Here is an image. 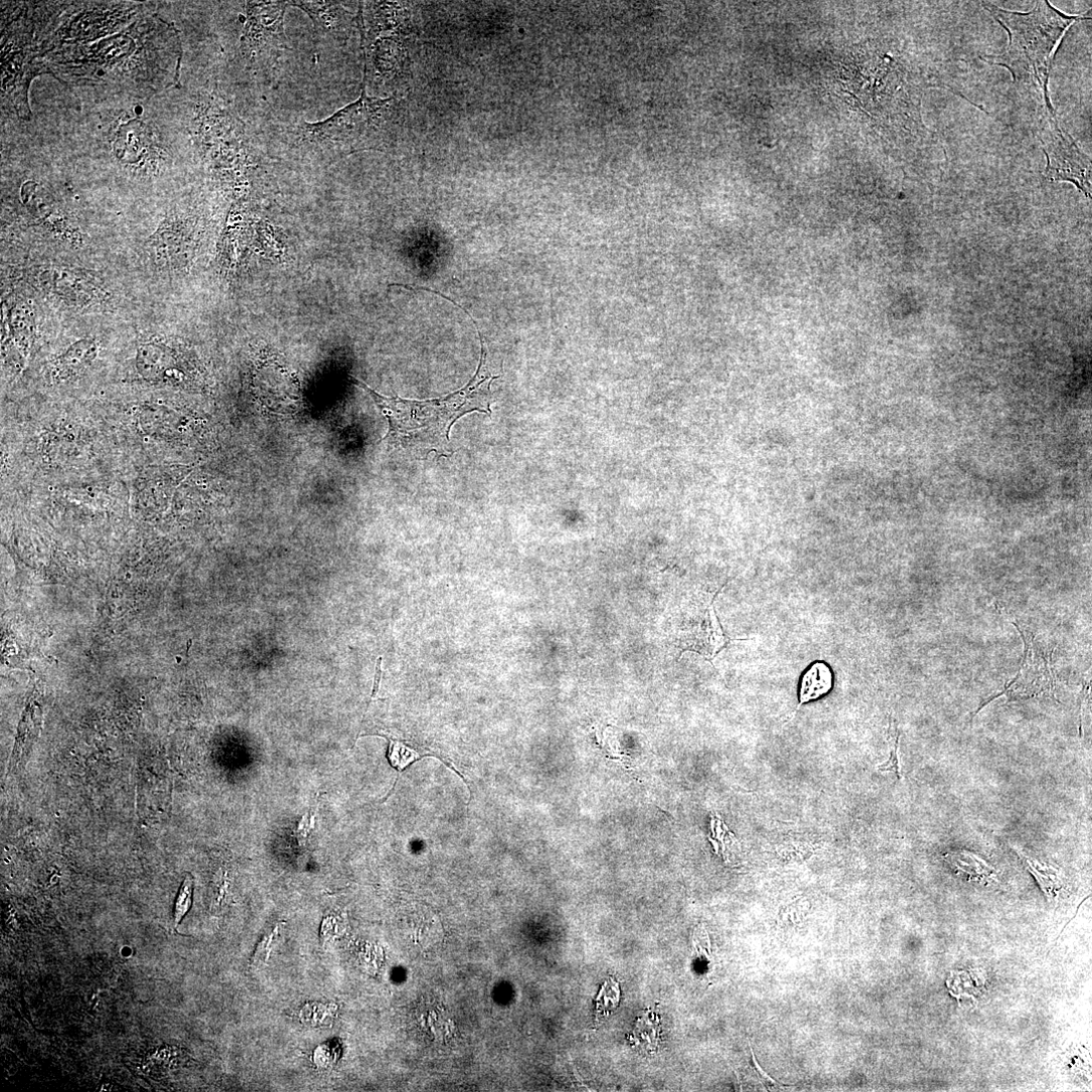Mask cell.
Here are the masks:
<instances>
[{
	"label": "cell",
	"mask_w": 1092,
	"mask_h": 1092,
	"mask_svg": "<svg viewBox=\"0 0 1092 1092\" xmlns=\"http://www.w3.org/2000/svg\"><path fill=\"white\" fill-rule=\"evenodd\" d=\"M482 358L478 372L461 390L446 397L415 401L400 397H386L370 388L363 381L352 377L353 383L364 389L389 423V430L382 441L418 451H442L449 441L453 424L462 416L480 412L491 415V385L499 377L493 376L487 366V353L483 337Z\"/></svg>",
	"instance_id": "cell-1"
},
{
	"label": "cell",
	"mask_w": 1092,
	"mask_h": 1092,
	"mask_svg": "<svg viewBox=\"0 0 1092 1092\" xmlns=\"http://www.w3.org/2000/svg\"><path fill=\"white\" fill-rule=\"evenodd\" d=\"M982 6L1010 38L1009 47L1003 55L986 56L984 59L1007 68L1015 82L1036 86L1044 105L1051 106L1048 85L1054 51L1074 23L1088 18L1065 15L1048 0L1037 2L1029 13L1005 10L986 2Z\"/></svg>",
	"instance_id": "cell-2"
},
{
	"label": "cell",
	"mask_w": 1092,
	"mask_h": 1092,
	"mask_svg": "<svg viewBox=\"0 0 1092 1092\" xmlns=\"http://www.w3.org/2000/svg\"><path fill=\"white\" fill-rule=\"evenodd\" d=\"M394 100L369 96L365 72L361 97L325 121L296 125L290 132L291 148L314 160L372 149L385 129Z\"/></svg>",
	"instance_id": "cell-3"
},
{
	"label": "cell",
	"mask_w": 1092,
	"mask_h": 1092,
	"mask_svg": "<svg viewBox=\"0 0 1092 1092\" xmlns=\"http://www.w3.org/2000/svg\"><path fill=\"white\" fill-rule=\"evenodd\" d=\"M288 3L249 2L241 38V52L255 73L271 74L283 52L289 50L284 31Z\"/></svg>",
	"instance_id": "cell-4"
},
{
	"label": "cell",
	"mask_w": 1092,
	"mask_h": 1092,
	"mask_svg": "<svg viewBox=\"0 0 1092 1092\" xmlns=\"http://www.w3.org/2000/svg\"><path fill=\"white\" fill-rule=\"evenodd\" d=\"M1037 126V136L1047 159L1044 177L1051 183L1073 184L1086 198H1091V160L1060 125L1053 105H1044Z\"/></svg>",
	"instance_id": "cell-5"
},
{
	"label": "cell",
	"mask_w": 1092,
	"mask_h": 1092,
	"mask_svg": "<svg viewBox=\"0 0 1092 1092\" xmlns=\"http://www.w3.org/2000/svg\"><path fill=\"white\" fill-rule=\"evenodd\" d=\"M996 606L1019 631L1025 646L1024 657L1017 676L1007 683L1001 692L982 700L977 710L973 712L972 719L986 706L1003 696H1006L1009 701L1028 700L1042 695L1055 696L1056 678L1051 661L1053 650L1049 652L1044 649L1036 641L1035 635L1017 618L998 603Z\"/></svg>",
	"instance_id": "cell-6"
},
{
	"label": "cell",
	"mask_w": 1092,
	"mask_h": 1092,
	"mask_svg": "<svg viewBox=\"0 0 1092 1092\" xmlns=\"http://www.w3.org/2000/svg\"><path fill=\"white\" fill-rule=\"evenodd\" d=\"M33 278L54 299L74 308H88L108 302L112 294L101 281L85 270L62 266L39 267Z\"/></svg>",
	"instance_id": "cell-7"
},
{
	"label": "cell",
	"mask_w": 1092,
	"mask_h": 1092,
	"mask_svg": "<svg viewBox=\"0 0 1092 1092\" xmlns=\"http://www.w3.org/2000/svg\"><path fill=\"white\" fill-rule=\"evenodd\" d=\"M692 631L687 634V650L694 651L708 660H712L729 642L716 617L713 598L704 603Z\"/></svg>",
	"instance_id": "cell-8"
},
{
	"label": "cell",
	"mask_w": 1092,
	"mask_h": 1092,
	"mask_svg": "<svg viewBox=\"0 0 1092 1092\" xmlns=\"http://www.w3.org/2000/svg\"><path fill=\"white\" fill-rule=\"evenodd\" d=\"M288 6L303 11L322 37L339 40L344 38L350 31V14L341 3L290 2Z\"/></svg>",
	"instance_id": "cell-9"
},
{
	"label": "cell",
	"mask_w": 1092,
	"mask_h": 1092,
	"mask_svg": "<svg viewBox=\"0 0 1092 1092\" xmlns=\"http://www.w3.org/2000/svg\"><path fill=\"white\" fill-rule=\"evenodd\" d=\"M97 354L98 344L95 340L76 342L53 361L50 370L52 380L63 383L77 377L93 363Z\"/></svg>",
	"instance_id": "cell-10"
},
{
	"label": "cell",
	"mask_w": 1092,
	"mask_h": 1092,
	"mask_svg": "<svg viewBox=\"0 0 1092 1092\" xmlns=\"http://www.w3.org/2000/svg\"><path fill=\"white\" fill-rule=\"evenodd\" d=\"M834 687V674L826 662H816L803 674L799 687V705L792 714V721L803 705L828 695Z\"/></svg>",
	"instance_id": "cell-11"
},
{
	"label": "cell",
	"mask_w": 1092,
	"mask_h": 1092,
	"mask_svg": "<svg viewBox=\"0 0 1092 1092\" xmlns=\"http://www.w3.org/2000/svg\"><path fill=\"white\" fill-rule=\"evenodd\" d=\"M149 145L148 129L144 124L134 121L120 130L115 149L122 162L135 164L141 161Z\"/></svg>",
	"instance_id": "cell-12"
},
{
	"label": "cell",
	"mask_w": 1092,
	"mask_h": 1092,
	"mask_svg": "<svg viewBox=\"0 0 1092 1092\" xmlns=\"http://www.w3.org/2000/svg\"><path fill=\"white\" fill-rule=\"evenodd\" d=\"M947 861L960 875H965L969 881L989 885L999 882L996 869L988 862L967 851L951 852L944 855Z\"/></svg>",
	"instance_id": "cell-13"
},
{
	"label": "cell",
	"mask_w": 1092,
	"mask_h": 1092,
	"mask_svg": "<svg viewBox=\"0 0 1092 1092\" xmlns=\"http://www.w3.org/2000/svg\"><path fill=\"white\" fill-rule=\"evenodd\" d=\"M1015 851L1027 870L1035 877L1047 899L1049 901L1057 900L1060 891L1064 888V881L1060 872L1054 867L1042 865L1016 848Z\"/></svg>",
	"instance_id": "cell-14"
},
{
	"label": "cell",
	"mask_w": 1092,
	"mask_h": 1092,
	"mask_svg": "<svg viewBox=\"0 0 1092 1092\" xmlns=\"http://www.w3.org/2000/svg\"><path fill=\"white\" fill-rule=\"evenodd\" d=\"M11 329L15 342L22 353L27 355L36 332L33 314L29 307L18 305L12 310Z\"/></svg>",
	"instance_id": "cell-15"
},
{
	"label": "cell",
	"mask_w": 1092,
	"mask_h": 1092,
	"mask_svg": "<svg viewBox=\"0 0 1092 1092\" xmlns=\"http://www.w3.org/2000/svg\"><path fill=\"white\" fill-rule=\"evenodd\" d=\"M888 735H889L890 744H891L890 755H889V758L885 762H883L882 765H880L878 767V770L881 771V772L894 773L896 775V777L898 778V780H901L902 779V773H901V767H900L899 754H898L900 733H899V730H898L897 723H896L895 719H893V717H890V720H889Z\"/></svg>",
	"instance_id": "cell-16"
},
{
	"label": "cell",
	"mask_w": 1092,
	"mask_h": 1092,
	"mask_svg": "<svg viewBox=\"0 0 1092 1092\" xmlns=\"http://www.w3.org/2000/svg\"><path fill=\"white\" fill-rule=\"evenodd\" d=\"M194 879L188 875L180 889L174 912V926L177 927L189 912L193 903Z\"/></svg>",
	"instance_id": "cell-17"
},
{
	"label": "cell",
	"mask_w": 1092,
	"mask_h": 1092,
	"mask_svg": "<svg viewBox=\"0 0 1092 1092\" xmlns=\"http://www.w3.org/2000/svg\"><path fill=\"white\" fill-rule=\"evenodd\" d=\"M419 754L413 749L405 746L398 741H391L388 751V758L391 765L398 771H403L410 763L418 759Z\"/></svg>",
	"instance_id": "cell-18"
},
{
	"label": "cell",
	"mask_w": 1092,
	"mask_h": 1092,
	"mask_svg": "<svg viewBox=\"0 0 1092 1092\" xmlns=\"http://www.w3.org/2000/svg\"><path fill=\"white\" fill-rule=\"evenodd\" d=\"M749 1047H750V1053H751V1067L754 1070V1072L757 1075L760 1082L762 1083V1085L767 1088V1090L768 1091H779V1090H783V1089H786V1088L790 1087V1085H786V1084H783V1083H780V1082L776 1081L763 1069H761V1067L759 1066V1064L757 1063V1061H756V1059L754 1057V1053L752 1051L751 1046H749Z\"/></svg>",
	"instance_id": "cell-19"
},
{
	"label": "cell",
	"mask_w": 1092,
	"mask_h": 1092,
	"mask_svg": "<svg viewBox=\"0 0 1092 1092\" xmlns=\"http://www.w3.org/2000/svg\"><path fill=\"white\" fill-rule=\"evenodd\" d=\"M382 662H383V658H379L378 661H377L372 699L377 697V695L379 693V690H380V685H381V680H382V675H383Z\"/></svg>",
	"instance_id": "cell-20"
}]
</instances>
